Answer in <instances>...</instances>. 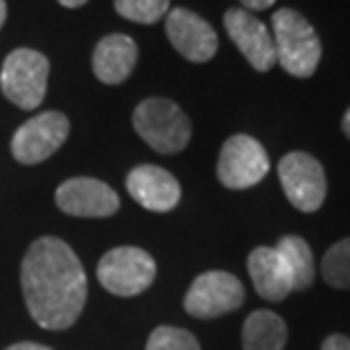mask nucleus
Instances as JSON below:
<instances>
[{
    "mask_svg": "<svg viewBox=\"0 0 350 350\" xmlns=\"http://www.w3.org/2000/svg\"><path fill=\"white\" fill-rule=\"evenodd\" d=\"M244 285L228 271H206L192 280L183 308L195 319H217L244 303Z\"/></svg>",
    "mask_w": 350,
    "mask_h": 350,
    "instance_id": "8",
    "label": "nucleus"
},
{
    "mask_svg": "<svg viewBox=\"0 0 350 350\" xmlns=\"http://www.w3.org/2000/svg\"><path fill=\"white\" fill-rule=\"evenodd\" d=\"M224 27L235 43L237 50L242 52L244 59L251 64V68L258 72H267L275 66V48L273 39L262 21H258L251 12L242 7H233L224 14Z\"/></svg>",
    "mask_w": 350,
    "mask_h": 350,
    "instance_id": "12",
    "label": "nucleus"
},
{
    "mask_svg": "<svg viewBox=\"0 0 350 350\" xmlns=\"http://www.w3.org/2000/svg\"><path fill=\"white\" fill-rule=\"evenodd\" d=\"M138 136L159 154H178L190 143V118L167 98H147L133 111Z\"/></svg>",
    "mask_w": 350,
    "mask_h": 350,
    "instance_id": "3",
    "label": "nucleus"
},
{
    "mask_svg": "<svg viewBox=\"0 0 350 350\" xmlns=\"http://www.w3.org/2000/svg\"><path fill=\"white\" fill-rule=\"evenodd\" d=\"M275 249L280 251L289 271H292L294 292H303V289L312 287V282H314V256H312L310 244L299 235H285L275 244Z\"/></svg>",
    "mask_w": 350,
    "mask_h": 350,
    "instance_id": "17",
    "label": "nucleus"
},
{
    "mask_svg": "<svg viewBox=\"0 0 350 350\" xmlns=\"http://www.w3.org/2000/svg\"><path fill=\"white\" fill-rule=\"evenodd\" d=\"M5 350H52V348L43 346V344H34V341H21V344H14Z\"/></svg>",
    "mask_w": 350,
    "mask_h": 350,
    "instance_id": "23",
    "label": "nucleus"
},
{
    "mask_svg": "<svg viewBox=\"0 0 350 350\" xmlns=\"http://www.w3.org/2000/svg\"><path fill=\"white\" fill-rule=\"evenodd\" d=\"M240 3L244 5L247 12H262V10H269L275 0H240Z\"/></svg>",
    "mask_w": 350,
    "mask_h": 350,
    "instance_id": "22",
    "label": "nucleus"
},
{
    "mask_svg": "<svg viewBox=\"0 0 350 350\" xmlns=\"http://www.w3.org/2000/svg\"><path fill=\"white\" fill-rule=\"evenodd\" d=\"M145 350H201L197 337L183 327L159 325L147 339Z\"/></svg>",
    "mask_w": 350,
    "mask_h": 350,
    "instance_id": "20",
    "label": "nucleus"
},
{
    "mask_svg": "<svg viewBox=\"0 0 350 350\" xmlns=\"http://www.w3.org/2000/svg\"><path fill=\"white\" fill-rule=\"evenodd\" d=\"M57 206L72 217H111L120 208V197L98 178H68L57 188Z\"/></svg>",
    "mask_w": 350,
    "mask_h": 350,
    "instance_id": "11",
    "label": "nucleus"
},
{
    "mask_svg": "<svg viewBox=\"0 0 350 350\" xmlns=\"http://www.w3.org/2000/svg\"><path fill=\"white\" fill-rule=\"evenodd\" d=\"M50 64L46 55L32 48H18L7 55L0 72L5 98L18 109L32 111L46 98Z\"/></svg>",
    "mask_w": 350,
    "mask_h": 350,
    "instance_id": "4",
    "label": "nucleus"
},
{
    "mask_svg": "<svg viewBox=\"0 0 350 350\" xmlns=\"http://www.w3.org/2000/svg\"><path fill=\"white\" fill-rule=\"evenodd\" d=\"M247 269L258 296L265 301L280 303L294 292L292 271L275 247H258L249 253Z\"/></svg>",
    "mask_w": 350,
    "mask_h": 350,
    "instance_id": "14",
    "label": "nucleus"
},
{
    "mask_svg": "<svg viewBox=\"0 0 350 350\" xmlns=\"http://www.w3.org/2000/svg\"><path fill=\"white\" fill-rule=\"evenodd\" d=\"M321 350H350V339L346 334H330L321 344Z\"/></svg>",
    "mask_w": 350,
    "mask_h": 350,
    "instance_id": "21",
    "label": "nucleus"
},
{
    "mask_svg": "<svg viewBox=\"0 0 350 350\" xmlns=\"http://www.w3.org/2000/svg\"><path fill=\"white\" fill-rule=\"evenodd\" d=\"M165 32L174 50L192 64L211 62L219 46L217 34H215L211 23L185 7H176V10L167 12Z\"/></svg>",
    "mask_w": 350,
    "mask_h": 350,
    "instance_id": "10",
    "label": "nucleus"
},
{
    "mask_svg": "<svg viewBox=\"0 0 350 350\" xmlns=\"http://www.w3.org/2000/svg\"><path fill=\"white\" fill-rule=\"evenodd\" d=\"M287 323L269 310H256L242 327L244 350H285Z\"/></svg>",
    "mask_w": 350,
    "mask_h": 350,
    "instance_id": "16",
    "label": "nucleus"
},
{
    "mask_svg": "<svg viewBox=\"0 0 350 350\" xmlns=\"http://www.w3.org/2000/svg\"><path fill=\"white\" fill-rule=\"evenodd\" d=\"M282 192L296 211L317 213L327 195L323 165L308 152H289L278 163Z\"/></svg>",
    "mask_w": 350,
    "mask_h": 350,
    "instance_id": "6",
    "label": "nucleus"
},
{
    "mask_svg": "<svg viewBox=\"0 0 350 350\" xmlns=\"http://www.w3.org/2000/svg\"><path fill=\"white\" fill-rule=\"evenodd\" d=\"M341 126H344V133H346L348 140H350V109L344 113V120H341Z\"/></svg>",
    "mask_w": 350,
    "mask_h": 350,
    "instance_id": "25",
    "label": "nucleus"
},
{
    "mask_svg": "<svg viewBox=\"0 0 350 350\" xmlns=\"http://www.w3.org/2000/svg\"><path fill=\"white\" fill-rule=\"evenodd\" d=\"M323 280L330 287L350 289V237L334 242L321 260Z\"/></svg>",
    "mask_w": 350,
    "mask_h": 350,
    "instance_id": "18",
    "label": "nucleus"
},
{
    "mask_svg": "<svg viewBox=\"0 0 350 350\" xmlns=\"http://www.w3.org/2000/svg\"><path fill=\"white\" fill-rule=\"evenodd\" d=\"M138 62V46L126 34H109L93 50V72L102 84L116 86L131 75Z\"/></svg>",
    "mask_w": 350,
    "mask_h": 350,
    "instance_id": "15",
    "label": "nucleus"
},
{
    "mask_svg": "<svg viewBox=\"0 0 350 350\" xmlns=\"http://www.w3.org/2000/svg\"><path fill=\"white\" fill-rule=\"evenodd\" d=\"M269 172V154L260 140L247 133L230 136L219 152L217 178L228 190H247Z\"/></svg>",
    "mask_w": 350,
    "mask_h": 350,
    "instance_id": "7",
    "label": "nucleus"
},
{
    "mask_svg": "<svg viewBox=\"0 0 350 350\" xmlns=\"http://www.w3.org/2000/svg\"><path fill=\"white\" fill-rule=\"evenodd\" d=\"M271 27L275 64H280L282 70L299 79H308L314 75L319 62H321L323 48L310 21L296 10L282 7V10L273 12Z\"/></svg>",
    "mask_w": 350,
    "mask_h": 350,
    "instance_id": "2",
    "label": "nucleus"
},
{
    "mask_svg": "<svg viewBox=\"0 0 350 350\" xmlns=\"http://www.w3.org/2000/svg\"><path fill=\"white\" fill-rule=\"evenodd\" d=\"M5 18H7V3L5 0H0V27H3Z\"/></svg>",
    "mask_w": 350,
    "mask_h": 350,
    "instance_id": "26",
    "label": "nucleus"
},
{
    "mask_svg": "<svg viewBox=\"0 0 350 350\" xmlns=\"http://www.w3.org/2000/svg\"><path fill=\"white\" fill-rule=\"evenodd\" d=\"M59 5H64V7H68V10H77V7L81 5H86L88 0H57Z\"/></svg>",
    "mask_w": 350,
    "mask_h": 350,
    "instance_id": "24",
    "label": "nucleus"
},
{
    "mask_svg": "<svg viewBox=\"0 0 350 350\" xmlns=\"http://www.w3.org/2000/svg\"><path fill=\"white\" fill-rule=\"evenodd\" d=\"M21 287L29 317L46 330H66L86 303V273L79 258L59 237H39L21 265Z\"/></svg>",
    "mask_w": 350,
    "mask_h": 350,
    "instance_id": "1",
    "label": "nucleus"
},
{
    "mask_svg": "<svg viewBox=\"0 0 350 350\" xmlns=\"http://www.w3.org/2000/svg\"><path fill=\"white\" fill-rule=\"evenodd\" d=\"M126 190L152 213H170L181 201V185L159 165H138L126 176Z\"/></svg>",
    "mask_w": 350,
    "mask_h": 350,
    "instance_id": "13",
    "label": "nucleus"
},
{
    "mask_svg": "<svg viewBox=\"0 0 350 350\" xmlns=\"http://www.w3.org/2000/svg\"><path fill=\"white\" fill-rule=\"evenodd\" d=\"M68 133V118L59 111H46L18 126L12 138V156L23 165H36L50 159L66 143Z\"/></svg>",
    "mask_w": 350,
    "mask_h": 350,
    "instance_id": "9",
    "label": "nucleus"
},
{
    "mask_svg": "<svg viewBox=\"0 0 350 350\" xmlns=\"http://www.w3.org/2000/svg\"><path fill=\"white\" fill-rule=\"evenodd\" d=\"M116 12L131 23L154 25L170 12V0H113Z\"/></svg>",
    "mask_w": 350,
    "mask_h": 350,
    "instance_id": "19",
    "label": "nucleus"
},
{
    "mask_svg": "<svg viewBox=\"0 0 350 350\" xmlns=\"http://www.w3.org/2000/svg\"><path fill=\"white\" fill-rule=\"evenodd\" d=\"M156 278V262L138 247H118L104 253L98 265L100 285L113 296H138Z\"/></svg>",
    "mask_w": 350,
    "mask_h": 350,
    "instance_id": "5",
    "label": "nucleus"
}]
</instances>
